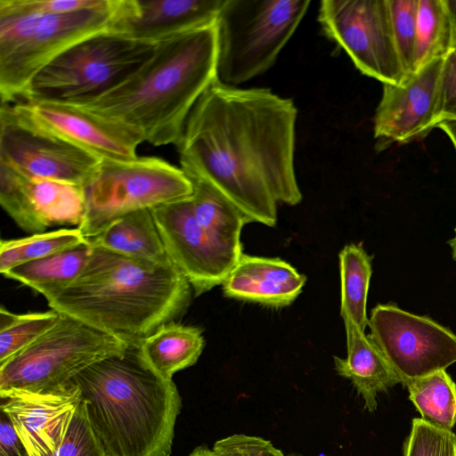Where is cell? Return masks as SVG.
Returning <instances> with one entry per match:
<instances>
[{
	"label": "cell",
	"mask_w": 456,
	"mask_h": 456,
	"mask_svg": "<svg viewBox=\"0 0 456 456\" xmlns=\"http://www.w3.org/2000/svg\"><path fill=\"white\" fill-rule=\"evenodd\" d=\"M306 277L281 258L242 254L222 284L225 297L280 308L301 294Z\"/></svg>",
	"instance_id": "cell-18"
},
{
	"label": "cell",
	"mask_w": 456,
	"mask_h": 456,
	"mask_svg": "<svg viewBox=\"0 0 456 456\" xmlns=\"http://www.w3.org/2000/svg\"><path fill=\"white\" fill-rule=\"evenodd\" d=\"M190 179L193 184L192 208L199 224L222 245L242 251L241 230L250 220L215 188Z\"/></svg>",
	"instance_id": "cell-23"
},
{
	"label": "cell",
	"mask_w": 456,
	"mask_h": 456,
	"mask_svg": "<svg viewBox=\"0 0 456 456\" xmlns=\"http://www.w3.org/2000/svg\"><path fill=\"white\" fill-rule=\"evenodd\" d=\"M369 336L401 384L456 362V335L434 320L395 304H379L368 322Z\"/></svg>",
	"instance_id": "cell-12"
},
{
	"label": "cell",
	"mask_w": 456,
	"mask_h": 456,
	"mask_svg": "<svg viewBox=\"0 0 456 456\" xmlns=\"http://www.w3.org/2000/svg\"><path fill=\"white\" fill-rule=\"evenodd\" d=\"M0 456H29L12 420L3 411L0 413Z\"/></svg>",
	"instance_id": "cell-37"
},
{
	"label": "cell",
	"mask_w": 456,
	"mask_h": 456,
	"mask_svg": "<svg viewBox=\"0 0 456 456\" xmlns=\"http://www.w3.org/2000/svg\"><path fill=\"white\" fill-rule=\"evenodd\" d=\"M448 245L452 249V258L456 262V227L454 228L453 237L448 240Z\"/></svg>",
	"instance_id": "cell-40"
},
{
	"label": "cell",
	"mask_w": 456,
	"mask_h": 456,
	"mask_svg": "<svg viewBox=\"0 0 456 456\" xmlns=\"http://www.w3.org/2000/svg\"><path fill=\"white\" fill-rule=\"evenodd\" d=\"M216 78L215 21L157 43L125 81L76 106L132 129L154 146L175 145L194 105Z\"/></svg>",
	"instance_id": "cell-3"
},
{
	"label": "cell",
	"mask_w": 456,
	"mask_h": 456,
	"mask_svg": "<svg viewBox=\"0 0 456 456\" xmlns=\"http://www.w3.org/2000/svg\"><path fill=\"white\" fill-rule=\"evenodd\" d=\"M444 121L456 122V49L445 57L442 72L438 125Z\"/></svg>",
	"instance_id": "cell-35"
},
{
	"label": "cell",
	"mask_w": 456,
	"mask_h": 456,
	"mask_svg": "<svg viewBox=\"0 0 456 456\" xmlns=\"http://www.w3.org/2000/svg\"><path fill=\"white\" fill-rule=\"evenodd\" d=\"M155 45L110 29L95 33L44 67L19 101L73 105L92 101L130 77L151 56Z\"/></svg>",
	"instance_id": "cell-7"
},
{
	"label": "cell",
	"mask_w": 456,
	"mask_h": 456,
	"mask_svg": "<svg viewBox=\"0 0 456 456\" xmlns=\"http://www.w3.org/2000/svg\"><path fill=\"white\" fill-rule=\"evenodd\" d=\"M403 452V456H456V434L415 418Z\"/></svg>",
	"instance_id": "cell-32"
},
{
	"label": "cell",
	"mask_w": 456,
	"mask_h": 456,
	"mask_svg": "<svg viewBox=\"0 0 456 456\" xmlns=\"http://www.w3.org/2000/svg\"><path fill=\"white\" fill-rule=\"evenodd\" d=\"M78 388L2 398L0 410L12 420L29 456H53L61 446L81 403Z\"/></svg>",
	"instance_id": "cell-17"
},
{
	"label": "cell",
	"mask_w": 456,
	"mask_h": 456,
	"mask_svg": "<svg viewBox=\"0 0 456 456\" xmlns=\"http://www.w3.org/2000/svg\"><path fill=\"white\" fill-rule=\"evenodd\" d=\"M341 316L349 317L365 332L369 319L367 296L371 277V257L358 244H348L339 252Z\"/></svg>",
	"instance_id": "cell-27"
},
{
	"label": "cell",
	"mask_w": 456,
	"mask_h": 456,
	"mask_svg": "<svg viewBox=\"0 0 456 456\" xmlns=\"http://www.w3.org/2000/svg\"><path fill=\"white\" fill-rule=\"evenodd\" d=\"M444 59L406 75L398 85L383 84L374 115V138L379 145L419 140L437 126Z\"/></svg>",
	"instance_id": "cell-14"
},
{
	"label": "cell",
	"mask_w": 456,
	"mask_h": 456,
	"mask_svg": "<svg viewBox=\"0 0 456 456\" xmlns=\"http://www.w3.org/2000/svg\"><path fill=\"white\" fill-rule=\"evenodd\" d=\"M297 116L291 99L217 77L175 144L181 168L215 188L251 223L274 226L279 203L302 200L294 161Z\"/></svg>",
	"instance_id": "cell-1"
},
{
	"label": "cell",
	"mask_w": 456,
	"mask_h": 456,
	"mask_svg": "<svg viewBox=\"0 0 456 456\" xmlns=\"http://www.w3.org/2000/svg\"><path fill=\"white\" fill-rule=\"evenodd\" d=\"M419 0H388L392 29L406 75L414 71Z\"/></svg>",
	"instance_id": "cell-31"
},
{
	"label": "cell",
	"mask_w": 456,
	"mask_h": 456,
	"mask_svg": "<svg viewBox=\"0 0 456 456\" xmlns=\"http://www.w3.org/2000/svg\"><path fill=\"white\" fill-rule=\"evenodd\" d=\"M166 252L196 296L223 284L242 251L225 247L199 224L191 197L151 209Z\"/></svg>",
	"instance_id": "cell-13"
},
{
	"label": "cell",
	"mask_w": 456,
	"mask_h": 456,
	"mask_svg": "<svg viewBox=\"0 0 456 456\" xmlns=\"http://www.w3.org/2000/svg\"><path fill=\"white\" fill-rule=\"evenodd\" d=\"M455 150H456V148H455Z\"/></svg>",
	"instance_id": "cell-42"
},
{
	"label": "cell",
	"mask_w": 456,
	"mask_h": 456,
	"mask_svg": "<svg viewBox=\"0 0 456 456\" xmlns=\"http://www.w3.org/2000/svg\"><path fill=\"white\" fill-rule=\"evenodd\" d=\"M78 228L39 232L28 237L2 240L0 243V272L86 243Z\"/></svg>",
	"instance_id": "cell-28"
},
{
	"label": "cell",
	"mask_w": 456,
	"mask_h": 456,
	"mask_svg": "<svg viewBox=\"0 0 456 456\" xmlns=\"http://www.w3.org/2000/svg\"><path fill=\"white\" fill-rule=\"evenodd\" d=\"M189 456H224L207 446L197 447Z\"/></svg>",
	"instance_id": "cell-39"
},
{
	"label": "cell",
	"mask_w": 456,
	"mask_h": 456,
	"mask_svg": "<svg viewBox=\"0 0 456 456\" xmlns=\"http://www.w3.org/2000/svg\"><path fill=\"white\" fill-rule=\"evenodd\" d=\"M404 387L422 419L448 430L456 425V384L445 370L409 380Z\"/></svg>",
	"instance_id": "cell-26"
},
{
	"label": "cell",
	"mask_w": 456,
	"mask_h": 456,
	"mask_svg": "<svg viewBox=\"0 0 456 456\" xmlns=\"http://www.w3.org/2000/svg\"><path fill=\"white\" fill-rule=\"evenodd\" d=\"M86 241L91 246L132 258L155 262L170 260L151 209L129 213Z\"/></svg>",
	"instance_id": "cell-20"
},
{
	"label": "cell",
	"mask_w": 456,
	"mask_h": 456,
	"mask_svg": "<svg viewBox=\"0 0 456 456\" xmlns=\"http://www.w3.org/2000/svg\"><path fill=\"white\" fill-rule=\"evenodd\" d=\"M102 0H13L20 8L50 14L73 12L94 7Z\"/></svg>",
	"instance_id": "cell-36"
},
{
	"label": "cell",
	"mask_w": 456,
	"mask_h": 456,
	"mask_svg": "<svg viewBox=\"0 0 456 456\" xmlns=\"http://www.w3.org/2000/svg\"><path fill=\"white\" fill-rule=\"evenodd\" d=\"M61 318L51 310L45 313L15 314L0 311V363L20 352L49 330Z\"/></svg>",
	"instance_id": "cell-29"
},
{
	"label": "cell",
	"mask_w": 456,
	"mask_h": 456,
	"mask_svg": "<svg viewBox=\"0 0 456 456\" xmlns=\"http://www.w3.org/2000/svg\"><path fill=\"white\" fill-rule=\"evenodd\" d=\"M83 190L86 216L78 229L87 240L129 213L191 198L193 184L181 167L159 158L138 157L102 159Z\"/></svg>",
	"instance_id": "cell-9"
},
{
	"label": "cell",
	"mask_w": 456,
	"mask_h": 456,
	"mask_svg": "<svg viewBox=\"0 0 456 456\" xmlns=\"http://www.w3.org/2000/svg\"><path fill=\"white\" fill-rule=\"evenodd\" d=\"M437 127L441 128L449 136L454 148H456V122L444 121Z\"/></svg>",
	"instance_id": "cell-38"
},
{
	"label": "cell",
	"mask_w": 456,
	"mask_h": 456,
	"mask_svg": "<svg viewBox=\"0 0 456 456\" xmlns=\"http://www.w3.org/2000/svg\"><path fill=\"white\" fill-rule=\"evenodd\" d=\"M91 246L86 241L53 255L17 265L3 275L42 294L45 299L71 284L82 272Z\"/></svg>",
	"instance_id": "cell-22"
},
{
	"label": "cell",
	"mask_w": 456,
	"mask_h": 456,
	"mask_svg": "<svg viewBox=\"0 0 456 456\" xmlns=\"http://www.w3.org/2000/svg\"><path fill=\"white\" fill-rule=\"evenodd\" d=\"M310 4L308 0H224L216 20L218 79L237 86L268 70Z\"/></svg>",
	"instance_id": "cell-8"
},
{
	"label": "cell",
	"mask_w": 456,
	"mask_h": 456,
	"mask_svg": "<svg viewBox=\"0 0 456 456\" xmlns=\"http://www.w3.org/2000/svg\"><path fill=\"white\" fill-rule=\"evenodd\" d=\"M213 450L224 456H285L269 441L245 435L221 439L214 444Z\"/></svg>",
	"instance_id": "cell-34"
},
{
	"label": "cell",
	"mask_w": 456,
	"mask_h": 456,
	"mask_svg": "<svg viewBox=\"0 0 456 456\" xmlns=\"http://www.w3.org/2000/svg\"><path fill=\"white\" fill-rule=\"evenodd\" d=\"M117 0H102L94 7L50 14L0 0L1 103L23 96L32 78L71 45L109 29Z\"/></svg>",
	"instance_id": "cell-5"
},
{
	"label": "cell",
	"mask_w": 456,
	"mask_h": 456,
	"mask_svg": "<svg viewBox=\"0 0 456 456\" xmlns=\"http://www.w3.org/2000/svg\"><path fill=\"white\" fill-rule=\"evenodd\" d=\"M455 32L447 0H419L413 72L452 52Z\"/></svg>",
	"instance_id": "cell-25"
},
{
	"label": "cell",
	"mask_w": 456,
	"mask_h": 456,
	"mask_svg": "<svg viewBox=\"0 0 456 456\" xmlns=\"http://www.w3.org/2000/svg\"><path fill=\"white\" fill-rule=\"evenodd\" d=\"M91 428L104 456H170L182 399L173 379L143 357L140 343L76 375Z\"/></svg>",
	"instance_id": "cell-4"
},
{
	"label": "cell",
	"mask_w": 456,
	"mask_h": 456,
	"mask_svg": "<svg viewBox=\"0 0 456 456\" xmlns=\"http://www.w3.org/2000/svg\"><path fill=\"white\" fill-rule=\"evenodd\" d=\"M318 20L326 37L362 74L383 84L398 85L404 79L388 0H323Z\"/></svg>",
	"instance_id": "cell-10"
},
{
	"label": "cell",
	"mask_w": 456,
	"mask_h": 456,
	"mask_svg": "<svg viewBox=\"0 0 456 456\" xmlns=\"http://www.w3.org/2000/svg\"><path fill=\"white\" fill-rule=\"evenodd\" d=\"M191 290L171 260H141L91 246L77 279L46 300L52 310L141 343L184 314Z\"/></svg>",
	"instance_id": "cell-2"
},
{
	"label": "cell",
	"mask_w": 456,
	"mask_h": 456,
	"mask_svg": "<svg viewBox=\"0 0 456 456\" xmlns=\"http://www.w3.org/2000/svg\"><path fill=\"white\" fill-rule=\"evenodd\" d=\"M128 342L61 314L34 343L0 363V395H43L69 387L93 363L122 353Z\"/></svg>",
	"instance_id": "cell-6"
},
{
	"label": "cell",
	"mask_w": 456,
	"mask_h": 456,
	"mask_svg": "<svg viewBox=\"0 0 456 456\" xmlns=\"http://www.w3.org/2000/svg\"><path fill=\"white\" fill-rule=\"evenodd\" d=\"M455 49H456V32H455Z\"/></svg>",
	"instance_id": "cell-41"
},
{
	"label": "cell",
	"mask_w": 456,
	"mask_h": 456,
	"mask_svg": "<svg viewBox=\"0 0 456 456\" xmlns=\"http://www.w3.org/2000/svg\"><path fill=\"white\" fill-rule=\"evenodd\" d=\"M12 103L40 126L101 159L128 161L138 158L137 148L142 138L118 122L72 104L22 100Z\"/></svg>",
	"instance_id": "cell-15"
},
{
	"label": "cell",
	"mask_w": 456,
	"mask_h": 456,
	"mask_svg": "<svg viewBox=\"0 0 456 456\" xmlns=\"http://www.w3.org/2000/svg\"><path fill=\"white\" fill-rule=\"evenodd\" d=\"M346 334L347 355L334 356L335 370L349 379L364 401V408L376 411L377 395L401 383L379 348L347 316L342 317Z\"/></svg>",
	"instance_id": "cell-19"
},
{
	"label": "cell",
	"mask_w": 456,
	"mask_h": 456,
	"mask_svg": "<svg viewBox=\"0 0 456 456\" xmlns=\"http://www.w3.org/2000/svg\"><path fill=\"white\" fill-rule=\"evenodd\" d=\"M224 0H117L109 29L154 44L215 22Z\"/></svg>",
	"instance_id": "cell-16"
},
{
	"label": "cell",
	"mask_w": 456,
	"mask_h": 456,
	"mask_svg": "<svg viewBox=\"0 0 456 456\" xmlns=\"http://www.w3.org/2000/svg\"><path fill=\"white\" fill-rule=\"evenodd\" d=\"M0 203L19 227L28 232L47 228L38 217L24 187L23 175L0 165Z\"/></svg>",
	"instance_id": "cell-30"
},
{
	"label": "cell",
	"mask_w": 456,
	"mask_h": 456,
	"mask_svg": "<svg viewBox=\"0 0 456 456\" xmlns=\"http://www.w3.org/2000/svg\"><path fill=\"white\" fill-rule=\"evenodd\" d=\"M53 456H104L91 428L82 399L61 446Z\"/></svg>",
	"instance_id": "cell-33"
},
{
	"label": "cell",
	"mask_w": 456,
	"mask_h": 456,
	"mask_svg": "<svg viewBox=\"0 0 456 456\" xmlns=\"http://www.w3.org/2000/svg\"><path fill=\"white\" fill-rule=\"evenodd\" d=\"M102 159L46 130L16 109L0 107V165L29 178L84 185Z\"/></svg>",
	"instance_id": "cell-11"
},
{
	"label": "cell",
	"mask_w": 456,
	"mask_h": 456,
	"mask_svg": "<svg viewBox=\"0 0 456 456\" xmlns=\"http://www.w3.org/2000/svg\"><path fill=\"white\" fill-rule=\"evenodd\" d=\"M23 181L29 200L46 228L81 225L86 216L82 185L25 175Z\"/></svg>",
	"instance_id": "cell-24"
},
{
	"label": "cell",
	"mask_w": 456,
	"mask_h": 456,
	"mask_svg": "<svg viewBox=\"0 0 456 456\" xmlns=\"http://www.w3.org/2000/svg\"><path fill=\"white\" fill-rule=\"evenodd\" d=\"M205 345L200 329L175 322L162 325L140 343L149 364L163 378L194 365Z\"/></svg>",
	"instance_id": "cell-21"
}]
</instances>
